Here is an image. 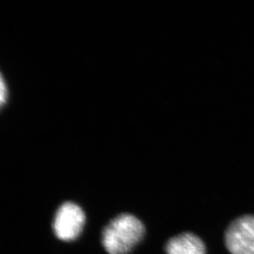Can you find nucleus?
Wrapping results in <instances>:
<instances>
[{"label":"nucleus","mask_w":254,"mask_h":254,"mask_svg":"<svg viewBox=\"0 0 254 254\" xmlns=\"http://www.w3.org/2000/svg\"><path fill=\"white\" fill-rule=\"evenodd\" d=\"M145 227L131 214L114 218L102 232V245L110 254H127L142 240Z\"/></svg>","instance_id":"nucleus-1"},{"label":"nucleus","mask_w":254,"mask_h":254,"mask_svg":"<svg viewBox=\"0 0 254 254\" xmlns=\"http://www.w3.org/2000/svg\"><path fill=\"white\" fill-rule=\"evenodd\" d=\"M226 245L231 254H254V216H244L230 224Z\"/></svg>","instance_id":"nucleus-3"},{"label":"nucleus","mask_w":254,"mask_h":254,"mask_svg":"<svg viewBox=\"0 0 254 254\" xmlns=\"http://www.w3.org/2000/svg\"><path fill=\"white\" fill-rule=\"evenodd\" d=\"M166 250L167 254H206L203 242L191 233H183L170 239Z\"/></svg>","instance_id":"nucleus-4"},{"label":"nucleus","mask_w":254,"mask_h":254,"mask_svg":"<svg viewBox=\"0 0 254 254\" xmlns=\"http://www.w3.org/2000/svg\"><path fill=\"white\" fill-rule=\"evenodd\" d=\"M85 214L77 204L67 201L58 209L54 220V232L63 241L76 240L82 232Z\"/></svg>","instance_id":"nucleus-2"}]
</instances>
